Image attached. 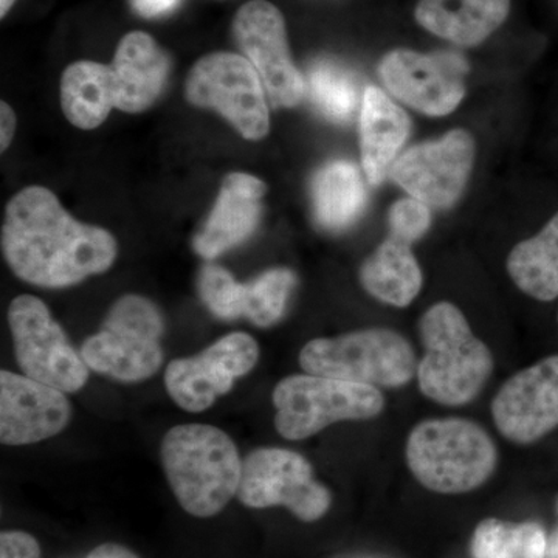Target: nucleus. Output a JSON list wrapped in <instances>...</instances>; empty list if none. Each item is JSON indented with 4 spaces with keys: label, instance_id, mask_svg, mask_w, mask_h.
<instances>
[{
    "label": "nucleus",
    "instance_id": "412c9836",
    "mask_svg": "<svg viewBox=\"0 0 558 558\" xmlns=\"http://www.w3.org/2000/svg\"><path fill=\"white\" fill-rule=\"evenodd\" d=\"M360 281L374 299L407 307L422 288V271L411 245L389 236L363 263Z\"/></svg>",
    "mask_w": 558,
    "mask_h": 558
},
{
    "label": "nucleus",
    "instance_id": "f8f14e48",
    "mask_svg": "<svg viewBox=\"0 0 558 558\" xmlns=\"http://www.w3.org/2000/svg\"><path fill=\"white\" fill-rule=\"evenodd\" d=\"M258 359L259 347L252 336L229 333L194 357L172 360L165 387L180 409L201 413L230 392L234 380L247 376Z\"/></svg>",
    "mask_w": 558,
    "mask_h": 558
},
{
    "label": "nucleus",
    "instance_id": "a878e982",
    "mask_svg": "<svg viewBox=\"0 0 558 558\" xmlns=\"http://www.w3.org/2000/svg\"><path fill=\"white\" fill-rule=\"evenodd\" d=\"M312 100L326 117L336 121L351 119L357 109L360 94L354 73L336 62H318L311 70Z\"/></svg>",
    "mask_w": 558,
    "mask_h": 558
},
{
    "label": "nucleus",
    "instance_id": "9b49d317",
    "mask_svg": "<svg viewBox=\"0 0 558 558\" xmlns=\"http://www.w3.org/2000/svg\"><path fill=\"white\" fill-rule=\"evenodd\" d=\"M242 57L256 69L275 108H295L303 101L306 84L293 64L288 31L281 11L267 0H250L231 24Z\"/></svg>",
    "mask_w": 558,
    "mask_h": 558
},
{
    "label": "nucleus",
    "instance_id": "473e14b6",
    "mask_svg": "<svg viewBox=\"0 0 558 558\" xmlns=\"http://www.w3.org/2000/svg\"><path fill=\"white\" fill-rule=\"evenodd\" d=\"M16 116L5 101L0 102V149L7 150L16 132Z\"/></svg>",
    "mask_w": 558,
    "mask_h": 558
},
{
    "label": "nucleus",
    "instance_id": "aec40b11",
    "mask_svg": "<svg viewBox=\"0 0 558 558\" xmlns=\"http://www.w3.org/2000/svg\"><path fill=\"white\" fill-rule=\"evenodd\" d=\"M509 10L510 0H421L414 16L433 35L473 47L501 27Z\"/></svg>",
    "mask_w": 558,
    "mask_h": 558
},
{
    "label": "nucleus",
    "instance_id": "393cba45",
    "mask_svg": "<svg viewBox=\"0 0 558 558\" xmlns=\"http://www.w3.org/2000/svg\"><path fill=\"white\" fill-rule=\"evenodd\" d=\"M295 274L277 267L242 284V317L259 328H269L284 315Z\"/></svg>",
    "mask_w": 558,
    "mask_h": 558
},
{
    "label": "nucleus",
    "instance_id": "7c9ffc66",
    "mask_svg": "<svg viewBox=\"0 0 558 558\" xmlns=\"http://www.w3.org/2000/svg\"><path fill=\"white\" fill-rule=\"evenodd\" d=\"M521 558L548 557L549 539L537 523L519 524Z\"/></svg>",
    "mask_w": 558,
    "mask_h": 558
},
{
    "label": "nucleus",
    "instance_id": "dca6fc26",
    "mask_svg": "<svg viewBox=\"0 0 558 558\" xmlns=\"http://www.w3.org/2000/svg\"><path fill=\"white\" fill-rule=\"evenodd\" d=\"M72 417V405L60 389L27 376L0 373V440L28 446L60 435Z\"/></svg>",
    "mask_w": 558,
    "mask_h": 558
},
{
    "label": "nucleus",
    "instance_id": "20e7f679",
    "mask_svg": "<svg viewBox=\"0 0 558 558\" xmlns=\"http://www.w3.org/2000/svg\"><path fill=\"white\" fill-rule=\"evenodd\" d=\"M494 440L469 418H428L407 440V464L428 490L468 494L483 486L497 468Z\"/></svg>",
    "mask_w": 558,
    "mask_h": 558
},
{
    "label": "nucleus",
    "instance_id": "f257e3e1",
    "mask_svg": "<svg viewBox=\"0 0 558 558\" xmlns=\"http://www.w3.org/2000/svg\"><path fill=\"white\" fill-rule=\"evenodd\" d=\"M2 252L16 277L62 289L109 270L119 245L108 230L73 219L50 190L28 186L7 205Z\"/></svg>",
    "mask_w": 558,
    "mask_h": 558
},
{
    "label": "nucleus",
    "instance_id": "72a5a7b5",
    "mask_svg": "<svg viewBox=\"0 0 558 558\" xmlns=\"http://www.w3.org/2000/svg\"><path fill=\"white\" fill-rule=\"evenodd\" d=\"M86 558H138L132 550L116 543H106L92 550Z\"/></svg>",
    "mask_w": 558,
    "mask_h": 558
},
{
    "label": "nucleus",
    "instance_id": "cd10ccee",
    "mask_svg": "<svg viewBox=\"0 0 558 558\" xmlns=\"http://www.w3.org/2000/svg\"><path fill=\"white\" fill-rule=\"evenodd\" d=\"M473 558H521L519 524L481 521L472 538Z\"/></svg>",
    "mask_w": 558,
    "mask_h": 558
},
{
    "label": "nucleus",
    "instance_id": "7ed1b4c3",
    "mask_svg": "<svg viewBox=\"0 0 558 558\" xmlns=\"http://www.w3.org/2000/svg\"><path fill=\"white\" fill-rule=\"evenodd\" d=\"M421 339L425 355L417 365L422 395L439 405L461 407L483 391L494 357L470 329L454 304H435L422 315Z\"/></svg>",
    "mask_w": 558,
    "mask_h": 558
},
{
    "label": "nucleus",
    "instance_id": "2eb2a0df",
    "mask_svg": "<svg viewBox=\"0 0 558 558\" xmlns=\"http://www.w3.org/2000/svg\"><path fill=\"white\" fill-rule=\"evenodd\" d=\"M495 425L510 442L534 444L558 427V355L510 377L492 403Z\"/></svg>",
    "mask_w": 558,
    "mask_h": 558
},
{
    "label": "nucleus",
    "instance_id": "423d86ee",
    "mask_svg": "<svg viewBox=\"0 0 558 558\" xmlns=\"http://www.w3.org/2000/svg\"><path fill=\"white\" fill-rule=\"evenodd\" d=\"M165 322L145 296L124 295L110 307L100 332L89 337L81 355L90 369L121 381L153 377L163 363Z\"/></svg>",
    "mask_w": 558,
    "mask_h": 558
},
{
    "label": "nucleus",
    "instance_id": "a211bd4d",
    "mask_svg": "<svg viewBox=\"0 0 558 558\" xmlns=\"http://www.w3.org/2000/svg\"><path fill=\"white\" fill-rule=\"evenodd\" d=\"M109 68L116 108L140 113L160 97L170 73V58L148 33L131 32L121 38Z\"/></svg>",
    "mask_w": 558,
    "mask_h": 558
},
{
    "label": "nucleus",
    "instance_id": "0eeeda50",
    "mask_svg": "<svg viewBox=\"0 0 558 558\" xmlns=\"http://www.w3.org/2000/svg\"><path fill=\"white\" fill-rule=\"evenodd\" d=\"M275 427L284 439L301 440L341 421L379 416L385 399L371 385L299 374L282 379L274 391Z\"/></svg>",
    "mask_w": 558,
    "mask_h": 558
},
{
    "label": "nucleus",
    "instance_id": "4be33fe9",
    "mask_svg": "<svg viewBox=\"0 0 558 558\" xmlns=\"http://www.w3.org/2000/svg\"><path fill=\"white\" fill-rule=\"evenodd\" d=\"M61 106L73 126L84 131L101 126L116 108L109 65L95 61L70 64L62 73Z\"/></svg>",
    "mask_w": 558,
    "mask_h": 558
},
{
    "label": "nucleus",
    "instance_id": "9d476101",
    "mask_svg": "<svg viewBox=\"0 0 558 558\" xmlns=\"http://www.w3.org/2000/svg\"><path fill=\"white\" fill-rule=\"evenodd\" d=\"M238 498L252 509L284 506L304 523L328 512L332 497L314 480L306 458L292 450L258 449L242 459Z\"/></svg>",
    "mask_w": 558,
    "mask_h": 558
},
{
    "label": "nucleus",
    "instance_id": "bb28decb",
    "mask_svg": "<svg viewBox=\"0 0 558 558\" xmlns=\"http://www.w3.org/2000/svg\"><path fill=\"white\" fill-rule=\"evenodd\" d=\"M199 292L205 306L216 317H242V284L223 267L208 264L202 269Z\"/></svg>",
    "mask_w": 558,
    "mask_h": 558
},
{
    "label": "nucleus",
    "instance_id": "f03ea898",
    "mask_svg": "<svg viewBox=\"0 0 558 558\" xmlns=\"http://www.w3.org/2000/svg\"><path fill=\"white\" fill-rule=\"evenodd\" d=\"M161 464L172 494L190 515H218L238 495L242 459L230 436L213 425L171 428L161 442Z\"/></svg>",
    "mask_w": 558,
    "mask_h": 558
},
{
    "label": "nucleus",
    "instance_id": "c85d7f7f",
    "mask_svg": "<svg viewBox=\"0 0 558 558\" xmlns=\"http://www.w3.org/2000/svg\"><path fill=\"white\" fill-rule=\"evenodd\" d=\"M432 223V211L424 202L405 197L392 205L389 209V229L391 238L405 244H413L421 240Z\"/></svg>",
    "mask_w": 558,
    "mask_h": 558
},
{
    "label": "nucleus",
    "instance_id": "6ab92c4d",
    "mask_svg": "<svg viewBox=\"0 0 558 558\" xmlns=\"http://www.w3.org/2000/svg\"><path fill=\"white\" fill-rule=\"evenodd\" d=\"M410 130L409 116L385 92L373 86L365 90L360 110V150L371 185H380L391 172Z\"/></svg>",
    "mask_w": 558,
    "mask_h": 558
},
{
    "label": "nucleus",
    "instance_id": "ddd939ff",
    "mask_svg": "<svg viewBox=\"0 0 558 558\" xmlns=\"http://www.w3.org/2000/svg\"><path fill=\"white\" fill-rule=\"evenodd\" d=\"M475 161V140L454 130L435 142H425L400 154L392 179L414 199L428 207H451L468 185Z\"/></svg>",
    "mask_w": 558,
    "mask_h": 558
},
{
    "label": "nucleus",
    "instance_id": "4468645a",
    "mask_svg": "<svg viewBox=\"0 0 558 558\" xmlns=\"http://www.w3.org/2000/svg\"><path fill=\"white\" fill-rule=\"evenodd\" d=\"M468 64L457 53L392 50L380 61L379 75L388 90L418 112L442 117L453 112L465 94Z\"/></svg>",
    "mask_w": 558,
    "mask_h": 558
},
{
    "label": "nucleus",
    "instance_id": "5701e85b",
    "mask_svg": "<svg viewBox=\"0 0 558 558\" xmlns=\"http://www.w3.org/2000/svg\"><path fill=\"white\" fill-rule=\"evenodd\" d=\"M315 218L323 229L343 230L359 218L366 204L362 174L347 160L330 161L312 185Z\"/></svg>",
    "mask_w": 558,
    "mask_h": 558
},
{
    "label": "nucleus",
    "instance_id": "c9c22d12",
    "mask_svg": "<svg viewBox=\"0 0 558 558\" xmlns=\"http://www.w3.org/2000/svg\"><path fill=\"white\" fill-rule=\"evenodd\" d=\"M16 0H0V17H5L7 13L11 10V7L14 5Z\"/></svg>",
    "mask_w": 558,
    "mask_h": 558
},
{
    "label": "nucleus",
    "instance_id": "b1692460",
    "mask_svg": "<svg viewBox=\"0 0 558 558\" xmlns=\"http://www.w3.org/2000/svg\"><path fill=\"white\" fill-rule=\"evenodd\" d=\"M508 271L517 288L532 299H558V213L537 236L515 245Z\"/></svg>",
    "mask_w": 558,
    "mask_h": 558
},
{
    "label": "nucleus",
    "instance_id": "2f4dec72",
    "mask_svg": "<svg viewBox=\"0 0 558 558\" xmlns=\"http://www.w3.org/2000/svg\"><path fill=\"white\" fill-rule=\"evenodd\" d=\"M132 9L143 17H160L178 9L180 0H130Z\"/></svg>",
    "mask_w": 558,
    "mask_h": 558
},
{
    "label": "nucleus",
    "instance_id": "c756f323",
    "mask_svg": "<svg viewBox=\"0 0 558 558\" xmlns=\"http://www.w3.org/2000/svg\"><path fill=\"white\" fill-rule=\"evenodd\" d=\"M0 558H40L38 539L27 534V532H2V535H0Z\"/></svg>",
    "mask_w": 558,
    "mask_h": 558
},
{
    "label": "nucleus",
    "instance_id": "1a4fd4ad",
    "mask_svg": "<svg viewBox=\"0 0 558 558\" xmlns=\"http://www.w3.org/2000/svg\"><path fill=\"white\" fill-rule=\"evenodd\" d=\"M9 325L24 376L62 392H76L86 385L89 366L43 301L33 295L11 301Z\"/></svg>",
    "mask_w": 558,
    "mask_h": 558
},
{
    "label": "nucleus",
    "instance_id": "6e6552de",
    "mask_svg": "<svg viewBox=\"0 0 558 558\" xmlns=\"http://www.w3.org/2000/svg\"><path fill=\"white\" fill-rule=\"evenodd\" d=\"M185 94L191 105L218 110L244 138L256 142L269 134L263 80L242 54L216 51L202 57L191 69Z\"/></svg>",
    "mask_w": 558,
    "mask_h": 558
},
{
    "label": "nucleus",
    "instance_id": "f3484780",
    "mask_svg": "<svg viewBox=\"0 0 558 558\" xmlns=\"http://www.w3.org/2000/svg\"><path fill=\"white\" fill-rule=\"evenodd\" d=\"M266 191V183L247 172L227 175L211 215L194 238V252L202 258L215 259L247 240L258 226L260 199Z\"/></svg>",
    "mask_w": 558,
    "mask_h": 558
},
{
    "label": "nucleus",
    "instance_id": "39448f33",
    "mask_svg": "<svg viewBox=\"0 0 558 558\" xmlns=\"http://www.w3.org/2000/svg\"><path fill=\"white\" fill-rule=\"evenodd\" d=\"M300 365L307 374L376 388L405 387L417 374L409 340L385 328L312 340L301 349Z\"/></svg>",
    "mask_w": 558,
    "mask_h": 558
},
{
    "label": "nucleus",
    "instance_id": "f704fd0d",
    "mask_svg": "<svg viewBox=\"0 0 558 558\" xmlns=\"http://www.w3.org/2000/svg\"><path fill=\"white\" fill-rule=\"evenodd\" d=\"M546 558H558V529L553 538L549 539L548 557Z\"/></svg>",
    "mask_w": 558,
    "mask_h": 558
}]
</instances>
